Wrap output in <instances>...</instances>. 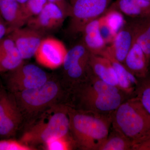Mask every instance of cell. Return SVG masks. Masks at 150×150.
I'll use <instances>...</instances> for the list:
<instances>
[{"label":"cell","instance_id":"9a60e30c","mask_svg":"<svg viewBox=\"0 0 150 150\" xmlns=\"http://www.w3.org/2000/svg\"><path fill=\"white\" fill-rule=\"evenodd\" d=\"M123 64L139 79L146 77L150 73L146 56L139 46L134 40Z\"/></svg>","mask_w":150,"mask_h":150},{"label":"cell","instance_id":"8992f818","mask_svg":"<svg viewBox=\"0 0 150 150\" xmlns=\"http://www.w3.org/2000/svg\"><path fill=\"white\" fill-rule=\"evenodd\" d=\"M112 0H71L69 31L81 33L90 22L99 18L106 11Z\"/></svg>","mask_w":150,"mask_h":150},{"label":"cell","instance_id":"f1b7e54d","mask_svg":"<svg viewBox=\"0 0 150 150\" xmlns=\"http://www.w3.org/2000/svg\"><path fill=\"white\" fill-rule=\"evenodd\" d=\"M48 2L52 3L62 10L66 18L69 17L70 10V4L67 0H47Z\"/></svg>","mask_w":150,"mask_h":150},{"label":"cell","instance_id":"44dd1931","mask_svg":"<svg viewBox=\"0 0 150 150\" xmlns=\"http://www.w3.org/2000/svg\"><path fill=\"white\" fill-rule=\"evenodd\" d=\"M107 138L99 150H131V142L121 132L111 126Z\"/></svg>","mask_w":150,"mask_h":150},{"label":"cell","instance_id":"9c48e42d","mask_svg":"<svg viewBox=\"0 0 150 150\" xmlns=\"http://www.w3.org/2000/svg\"><path fill=\"white\" fill-rule=\"evenodd\" d=\"M68 50L64 43L59 39L44 37L34 56L38 64L54 69L62 66Z\"/></svg>","mask_w":150,"mask_h":150},{"label":"cell","instance_id":"ffe728a7","mask_svg":"<svg viewBox=\"0 0 150 150\" xmlns=\"http://www.w3.org/2000/svg\"><path fill=\"white\" fill-rule=\"evenodd\" d=\"M112 5L123 14L133 19L150 16V1L115 0Z\"/></svg>","mask_w":150,"mask_h":150},{"label":"cell","instance_id":"8fae6325","mask_svg":"<svg viewBox=\"0 0 150 150\" xmlns=\"http://www.w3.org/2000/svg\"><path fill=\"white\" fill-rule=\"evenodd\" d=\"M45 35L27 26L14 30L7 35L13 40L16 48L24 60L35 56Z\"/></svg>","mask_w":150,"mask_h":150},{"label":"cell","instance_id":"7402d4cb","mask_svg":"<svg viewBox=\"0 0 150 150\" xmlns=\"http://www.w3.org/2000/svg\"><path fill=\"white\" fill-rule=\"evenodd\" d=\"M23 61L16 48L10 52L0 54V73L15 69L23 63Z\"/></svg>","mask_w":150,"mask_h":150},{"label":"cell","instance_id":"5b68a950","mask_svg":"<svg viewBox=\"0 0 150 150\" xmlns=\"http://www.w3.org/2000/svg\"><path fill=\"white\" fill-rule=\"evenodd\" d=\"M90 53L81 41L68 50L62 66L65 79L74 88L85 83L91 73Z\"/></svg>","mask_w":150,"mask_h":150},{"label":"cell","instance_id":"cb8c5ba5","mask_svg":"<svg viewBox=\"0 0 150 150\" xmlns=\"http://www.w3.org/2000/svg\"><path fill=\"white\" fill-rule=\"evenodd\" d=\"M135 96L150 115V73L146 77L139 80Z\"/></svg>","mask_w":150,"mask_h":150},{"label":"cell","instance_id":"4dcf8cb0","mask_svg":"<svg viewBox=\"0 0 150 150\" xmlns=\"http://www.w3.org/2000/svg\"><path fill=\"white\" fill-rule=\"evenodd\" d=\"M16 1L18 2V3L21 5L25 4L28 0H16Z\"/></svg>","mask_w":150,"mask_h":150},{"label":"cell","instance_id":"5bb4252c","mask_svg":"<svg viewBox=\"0 0 150 150\" xmlns=\"http://www.w3.org/2000/svg\"><path fill=\"white\" fill-rule=\"evenodd\" d=\"M134 40V31L131 22L116 34L106 49L116 60L123 64Z\"/></svg>","mask_w":150,"mask_h":150},{"label":"cell","instance_id":"3957f363","mask_svg":"<svg viewBox=\"0 0 150 150\" xmlns=\"http://www.w3.org/2000/svg\"><path fill=\"white\" fill-rule=\"evenodd\" d=\"M44 112L24 132L21 142L28 146L45 144L54 137L69 136L68 106L54 105Z\"/></svg>","mask_w":150,"mask_h":150},{"label":"cell","instance_id":"603a6c76","mask_svg":"<svg viewBox=\"0 0 150 150\" xmlns=\"http://www.w3.org/2000/svg\"><path fill=\"white\" fill-rule=\"evenodd\" d=\"M105 21L116 33L123 29L126 25L123 14L111 5L102 15Z\"/></svg>","mask_w":150,"mask_h":150},{"label":"cell","instance_id":"7a4b0ae2","mask_svg":"<svg viewBox=\"0 0 150 150\" xmlns=\"http://www.w3.org/2000/svg\"><path fill=\"white\" fill-rule=\"evenodd\" d=\"M111 127L121 132L137 150L150 140V115L136 97L121 103L111 114Z\"/></svg>","mask_w":150,"mask_h":150},{"label":"cell","instance_id":"4fadbf2b","mask_svg":"<svg viewBox=\"0 0 150 150\" xmlns=\"http://www.w3.org/2000/svg\"><path fill=\"white\" fill-rule=\"evenodd\" d=\"M100 56L107 58L111 62L116 73L118 88L130 97L135 96L139 79L127 69L122 63L116 60L106 48Z\"/></svg>","mask_w":150,"mask_h":150},{"label":"cell","instance_id":"52a82bcc","mask_svg":"<svg viewBox=\"0 0 150 150\" xmlns=\"http://www.w3.org/2000/svg\"><path fill=\"white\" fill-rule=\"evenodd\" d=\"M79 108L103 114H111L130 97L123 92L112 94H86L76 92Z\"/></svg>","mask_w":150,"mask_h":150},{"label":"cell","instance_id":"484cf974","mask_svg":"<svg viewBox=\"0 0 150 150\" xmlns=\"http://www.w3.org/2000/svg\"><path fill=\"white\" fill-rule=\"evenodd\" d=\"M48 150H68L73 149L75 146L71 137H56L48 140L45 144Z\"/></svg>","mask_w":150,"mask_h":150},{"label":"cell","instance_id":"d4e9b609","mask_svg":"<svg viewBox=\"0 0 150 150\" xmlns=\"http://www.w3.org/2000/svg\"><path fill=\"white\" fill-rule=\"evenodd\" d=\"M48 2L47 0H28L21 5L22 10L26 22L40 13Z\"/></svg>","mask_w":150,"mask_h":150},{"label":"cell","instance_id":"d6986e66","mask_svg":"<svg viewBox=\"0 0 150 150\" xmlns=\"http://www.w3.org/2000/svg\"><path fill=\"white\" fill-rule=\"evenodd\" d=\"M131 23L134 41L144 54L150 69V16L133 19Z\"/></svg>","mask_w":150,"mask_h":150},{"label":"cell","instance_id":"277c9868","mask_svg":"<svg viewBox=\"0 0 150 150\" xmlns=\"http://www.w3.org/2000/svg\"><path fill=\"white\" fill-rule=\"evenodd\" d=\"M62 93L59 83L49 79L38 87L14 93V96L23 115H33L54 105Z\"/></svg>","mask_w":150,"mask_h":150},{"label":"cell","instance_id":"e0dca14e","mask_svg":"<svg viewBox=\"0 0 150 150\" xmlns=\"http://www.w3.org/2000/svg\"><path fill=\"white\" fill-rule=\"evenodd\" d=\"M82 41L90 54L101 55L107 44L100 34L98 18L87 23L82 31Z\"/></svg>","mask_w":150,"mask_h":150},{"label":"cell","instance_id":"ac0fdd59","mask_svg":"<svg viewBox=\"0 0 150 150\" xmlns=\"http://www.w3.org/2000/svg\"><path fill=\"white\" fill-rule=\"evenodd\" d=\"M89 65L92 71L97 77L108 84L118 88L115 70L107 58L100 55L90 54Z\"/></svg>","mask_w":150,"mask_h":150},{"label":"cell","instance_id":"1f68e13d","mask_svg":"<svg viewBox=\"0 0 150 150\" xmlns=\"http://www.w3.org/2000/svg\"><path fill=\"white\" fill-rule=\"evenodd\" d=\"M146 1H150V0H146Z\"/></svg>","mask_w":150,"mask_h":150},{"label":"cell","instance_id":"30bf717a","mask_svg":"<svg viewBox=\"0 0 150 150\" xmlns=\"http://www.w3.org/2000/svg\"><path fill=\"white\" fill-rule=\"evenodd\" d=\"M23 114L14 96L0 93V136H13L18 129Z\"/></svg>","mask_w":150,"mask_h":150},{"label":"cell","instance_id":"7c38bea8","mask_svg":"<svg viewBox=\"0 0 150 150\" xmlns=\"http://www.w3.org/2000/svg\"><path fill=\"white\" fill-rule=\"evenodd\" d=\"M66 18L58 6L48 2L40 13L29 19L26 24L46 34L61 27Z\"/></svg>","mask_w":150,"mask_h":150},{"label":"cell","instance_id":"4316f807","mask_svg":"<svg viewBox=\"0 0 150 150\" xmlns=\"http://www.w3.org/2000/svg\"><path fill=\"white\" fill-rule=\"evenodd\" d=\"M99 30L100 34L106 44H110L117 33L108 24L103 16L98 18Z\"/></svg>","mask_w":150,"mask_h":150},{"label":"cell","instance_id":"f546056e","mask_svg":"<svg viewBox=\"0 0 150 150\" xmlns=\"http://www.w3.org/2000/svg\"><path fill=\"white\" fill-rule=\"evenodd\" d=\"M7 25L0 14V40L8 34Z\"/></svg>","mask_w":150,"mask_h":150},{"label":"cell","instance_id":"2e32d148","mask_svg":"<svg viewBox=\"0 0 150 150\" xmlns=\"http://www.w3.org/2000/svg\"><path fill=\"white\" fill-rule=\"evenodd\" d=\"M0 14L8 28V33L26 24L21 5L16 0H0Z\"/></svg>","mask_w":150,"mask_h":150},{"label":"cell","instance_id":"ba28073f","mask_svg":"<svg viewBox=\"0 0 150 150\" xmlns=\"http://www.w3.org/2000/svg\"><path fill=\"white\" fill-rule=\"evenodd\" d=\"M9 72L8 83L13 93L38 87L49 79L47 74L39 67L23 62Z\"/></svg>","mask_w":150,"mask_h":150},{"label":"cell","instance_id":"6da1fadb","mask_svg":"<svg viewBox=\"0 0 150 150\" xmlns=\"http://www.w3.org/2000/svg\"><path fill=\"white\" fill-rule=\"evenodd\" d=\"M70 132L75 146L83 150H99L109 134L111 114H103L68 106Z\"/></svg>","mask_w":150,"mask_h":150},{"label":"cell","instance_id":"83f0119b","mask_svg":"<svg viewBox=\"0 0 150 150\" xmlns=\"http://www.w3.org/2000/svg\"><path fill=\"white\" fill-rule=\"evenodd\" d=\"M32 148L21 142L12 140L0 141V150H30Z\"/></svg>","mask_w":150,"mask_h":150}]
</instances>
